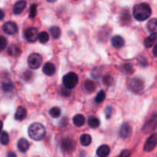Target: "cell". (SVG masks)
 <instances>
[{"instance_id": "3", "label": "cell", "mask_w": 157, "mask_h": 157, "mask_svg": "<svg viewBox=\"0 0 157 157\" xmlns=\"http://www.w3.org/2000/svg\"><path fill=\"white\" fill-rule=\"evenodd\" d=\"M127 87L135 94H140L144 90V83L140 78H131L127 82Z\"/></svg>"}, {"instance_id": "41", "label": "cell", "mask_w": 157, "mask_h": 157, "mask_svg": "<svg viewBox=\"0 0 157 157\" xmlns=\"http://www.w3.org/2000/svg\"><path fill=\"white\" fill-rule=\"evenodd\" d=\"M153 55H154V56L156 57V58H157V44H155V46L153 47Z\"/></svg>"}, {"instance_id": "40", "label": "cell", "mask_w": 157, "mask_h": 157, "mask_svg": "<svg viewBox=\"0 0 157 157\" xmlns=\"http://www.w3.org/2000/svg\"><path fill=\"white\" fill-rule=\"evenodd\" d=\"M130 155H131V152L128 150H123L122 153H121L118 157H130Z\"/></svg>"}, {"instance_id": "24", "label": "cell", "mask_w": 157, "mask_h": 157, "mask_svg": "<svg viewBox=\"0 0 157 157\" xmlns=\"http://www.w3.org/2000/svg\"><path fill=\"white\" fill-rule=\"evenodd\" d=\"M84 88L88 92H93L95 90V88H96V84L94 81H90V80H87L85 81L84 84Z\"/></svg>"}, {"instance_id": "20", "label": "cell", "mask_w": 157, "mask_h": 157, "mask_svg": "<svg viewBox=\"0 0 157 157\" xmlns=\"http://www.w3.org/2000/svg\"><path fill=\"white\" fill-rule=\"evenodd\" d=\"M147 29L152 33H157V18H152L147 23Z\"/></svg>"}, {"instance_id": "4", "label": "cell", "mask_w": 157, "mask_h": 157, "mask_svg": "<svg viewBox=\"0 0 157 157\" xmlns=\"http://www.w3.org/2000/svg\"><path fill=\"white\" fill-rule=\"evenodd\" d=\"M78 83V77L74 72L67 74L63 78V84L68 89H72L76 87Z\"/></svg>"}, {"instance_id": "26", "label": "cell", "mask_w": 157, "mask_h": 157, "mask_svg": "<svg viewBox=\"0 0 157 157\" xmlns=\"http://www.w3.org/2000/svg\"><path fill=\"white\" fill-rule=\"evenodd\" d=\"M100 120L96 117H90L88 120V125L91 128H98L100 126Z\"/></svg>"}, {"instance_id": "17", "label": "cell", "mask_w": 157, "mask_h": 157, "mask_svg": "<svg viewBox=\"0 0 157 157\" xmlns=\"http://www.w3.org/2000/svg\"><path fill=\"white\" fill-rule=\"evenodd\" d=\"M110 147L107 145H102L97 150V155L99 157H107L110 154Z\"/></svg>"}, {"instance_id": "1", "label": "cell", "mask_w": 157, "mask_h": 157, "mask_svg": "<svg viewBox=\"0 0 157 157\" xmlns=\"http://www.w3.org/2000/svg\"><path fill=\"white\" fill-rule=\"evenodd\" d=\"M152 10L150 6L147 3H140L136 5L133 7V17L136 18L137 21H143L147 20L150 18L151 15Z\"/></svg>"}, {"instance_id": "39", "label": "cell", "mask_w": 157, "mask_h": 157, "mask_svg": "<svg viewBox=\"0 0 157 157\" xmlns=\"http://www.w3.org/2000/svg\"><path fill=\"white\" fill-rule=\"evenodd\" d=\"M33 77V74H32V71H26L24 73V78L26 81H29V80H31Z\"/></svg>"}, {"instance_id": "15", "label": "cell", "mask_w": 157, "mask_h": 157, "mask_svg": "<svg viewBox=\"0 0 157 157\" xmlns=\"http://www.w3.org/2000/svg\"><path fill=\"white\" fill-rule=\"evenodd\" d=\"M43 72L45 75L48 76H52L55 73V67L52 63L48 62L43 66Z\"/></svg>"}, {"instance_id": "36", "label": "cell", "mask_w": 157, "mask_h": 157, "mask_svg": "<svg viewBox=\"0 0 157 157\" xmlns=\"http://www.w3.org/2000/svg\"><path fill=\"white\" fill-rule=\"evenodd\" d=\"M7 45V40L6 38L0 35V51L4 50Z\"/></svg>"}, {"instance_id": "9", "label": "cell", "mask_w": 157, "mask_h": 157, "mask_svg": "<svg viewBox=\"0 0 157 157\" xmlns=\"http://www.w3.org/2000/svg\"><path fill=\"white\" fill-rule=\"evenodd\" d=\"M2 29L7 35H15L18 32V26L14 21H7L2 26Z\"/></svg>"}, {"instance_id": "30", "label": "cell", "mask_w": 157, "mask_h": 157, "mask_svg": "<svg viewBox=\"0 0 157 157\" xmlns=\"http://www.w3.org/2000/svg\"><path fill=\"white\" fill-rule=\"evenodd\" d=\"M0 142L2 145H7L9 142V136L7 132L3 131L2 133L1 136H0Z\"/></svg>"}, {"instance_id": "18", "label": "cell", "mask_w": 157, "mask_h": 157, "mask_svg": "<svg viewBox=\"0 0 157 157\" xmlns=\"http://www.w3.org/2000/svg\"><path fill=\"white\" fill-rule=\"evenodd\" d=\"M17 146H18V149L20 152H21V153H25V152H26L28 150H29V143L28 142V140L26 139L21 138V139H20L18 141Z\"/></svg>"}, {"instance_id": "7", "label": "cell", "mask_w": 157, "mask_h": 157, "mask_svg": "<svg viewBox=\"0 0 157 157\" xmlns=\"http://www.w3.org/2000/svg\"><path fill=\"white\" fill-rule=\"evenodd\" d=\"M157 145V133L150 135L144 144V151L151 152L155 149Z\"/></svg>"}, {"instance_id": "42", "label": "cell", "mask_w": 157, "mask_h": 157, "mask_svg": "<svg viewBox=\"0 0 157 157\" xmlns=\"http://www.w3.org/2000/svg\"><path fill=\"white\" fill-rule=\"evenodd\" d=\"M7 157H16V155L13 152H9L7 153Z\"/></svg>"}, {"instance_id": "27", "label": "cell", "mask_w": 157, "mask_h": 157, "mask_svg": "<svg viewBox=\"0 0 157 157\" xmlns=\"http://www.w3.org/2000/svg\"><path fill=\"white\" fill-rule=\"evenodd\" d=\"M49 31H50L51 35L54 38H58L61 35V29L58 26H52L50 28Z\"/></svg>"}, {"instance_id": "19", "label": "cell", "mask_w": 157, "mask_h": 157, "mask_svg": "<svg viewBox=\"0 0 157 157\" xmlns=\"http://www.w3.org/2000/svg\"><path fill=\"white\" fill-rule=\"evenodd\" d=\"M73 122L76 127H82L85 123V117L82 114H76L74 117Z\"/></svg>"}, {"instance_id": "33", "label": "cell", "mask_w": 157, "mask_h": 157, "mask_svg": "<svg viewBox=\"0 0 157 157\" xmlns=\"http://www.w3.org/2000/svg\"><path fill=\"white\" fill-rule=\"evenodd\" d=\"M123 71L125 72L126 74H131V72H133V65L130 63H125L124 65L122 66Z\"/></svg>"}, {"instance_id": "5", "label": "cell", "mask_w": 157, "mask_h": 157, "mask_svg": "<svg viewBox=\"0 0 157 157\" xmlns=\"http://www.w3.org/2000/svg\"><path fill=\"white\" fill-rule=\"evenodd\" d=\"M157 127V113H154L151 117L144 124L143 127V132L144 133H150L154 131Z\"/></svg>"}, {"instance_id": "12", "label": "cell", "mask_w": 157, "mask_h": 157, "mask_svg": "<svg viewBox=\"0 0 157 157\" xmlns=\"http://www.w3.org/2000/svg\"><path fill=\"white\" fill-rule=\"evenodd\" d=\"M26 7V2L25 0H20L17 2L13 6V12L15 15H19L24 11Z\"/></svg>"}, {"instance_id": "23", "label": "cell", "mask_w": 157, "mask_h": 157, "mask_svg": "<svg viewBox=\"0 0 157 157\" xmlns=\"http://www.w3.org/2000/svg\"><path fill=\"white\" fill-rule=\"evenodd\" d=\"M20 52H21L20 48L18 45H16V44H12V45H10L7 51L8 54L10 56H16V55H18L20 53Z\"/></svg>"}, {"instance_id": "37", "label": "cell", "mask_w": 157, "mask_h": 157, "mask_svg": "<svg viewBox=\"0 0 157 157\" xmlns=\"http://www.w3.org/2000/svg\"><path fill=\"white\" fill-rule=\"evenodd\" d=\"M104 113L106 115V117L108 119V118H110L112 113H113V108H112L111 106H107L105 108V110H104Z\"/></svg>"}, {"instance_id": "45", "label": "cell", "mask_w": 157, "mask_h": 157, "mask_svg": "<svg viewBox=\"0 0 157 157\" xmlns=\"http://www.w3.org/2000/svg\"><path fill=\"white\" fill-rule=\"evenodd\" d=\"M48 2H56L57 0H47Z\"/></svg>"}, {"instance_id": "28", "label": "cell", "mask_w": 157, "mask_h": 157, "mask_svg": "<svg viewBox=\"0 0 157 157\" xmlns=\"http://www.w3.org/2000/svg\"><path fill=\"white\" fill-rule=\"evenodd\" d=\"M61 109L58 107H52V108H51L50 110H49V113H50L51 117L53 118H58V117L61 115Z\"/></svg>"}, {"instance_id": "32", "label": "cell", "mask_w": 157, "mask_h": 157, "mask_svg": "<svg viewBox=\"0 0 157 157\" xmlns=\"http://www.w3.org/2000/svg\"><path fill=\"white\" fill-rule=\"evenodd\" d=\"M103 82L105 85L111 86L114 83V79H113V77L110 76V75H106L103 78Z\"/></svg>"}, {"instance_id": "38", "label": "cell", "mask_w": 157, "mask_h": 157, "mask_svg": "<svg viewBox=\"0 0 157 157\" xmlns=\"http://www.w3.org/2000/svg\"><path fill=\"white\" fill-rule=\"evenodd\" d=\"M61 93L63 96L68 97L71 95V89L67 88V87H61Z\"/></svg>"}, {"instance_id": "31", "label": "cell", "mask_w": 157, "mask_h": 157, "mask_svg": "<svg viewBox=\"0 0 157 157\" xmlns=\"http://www.w3.org/2000/svg\"><path fill=\"white\" fill-rule=\"evenodd\" d=\"M105 98H106L105 92L103 91V90H101V91L97 94L96 98H95V102H96L97 104H101V103H102L103 101L105 100Z\"/></svg>"}, {"instance_id": "10", "label": "cell", "mask_w": 157, "mask_h": 157, "mask_svg": "<svg viewBox=\"0 0 157 157\" xmlns=\"http://www.w3.org/2000/svg\"><path fill=\"white\" fill-rule=\"evenodd\" d=\"M132 133V127L127 123H124L120 128L119 134L120 136L123 139H127L130 137Z\"/></svg>"}, {"instance_id": "43", "label": "cell", "mask_w": 157, "mask_h": 157, "mask_svg": "<svg viewBox=\"0 0 157 157\" xmlns=\"http://www.w3.org/2000/svg\"><path fill=\"white\" fill-rule=\"evenodd\" d=\"M4 16H5L4 12H3L2 10H0V21H1L2 19H3V18H4Z\"/></svg>"}, {"instance_id": "44", "label": "cell", "mask_w": 157, "mask_h": 157, "mask_svg": "<svg viewBox=\"0 0 157 157\" xmlns=\"http://www.w3.org/2000/svg\"><path fill=\"white\" fill-rule=\"evenodd\" d=\"M2 121L0 120V133L2 132Z\"/></svg>"}, {"instance_id": "16", "label": "cell", "mask_w": 157, "mask_h": 157, "mask_svg": "<svg viewBox=\"0 0 157 157\" xmlns=\"http://www.w3.org/2000/svg\"><path fill=\"white\" fill-rule=\"evenodd\" d=\"M157 41V33H152L149 37H147L144 41V45L147 48H151Z\"/></svg>"}, {"instance_id": "13", "label": "cell", "mask_w": 157, "mask_h": 157, "mask_svg": "<svg viewBox=\"0 0 157 157\" xmlns=\"http://www.w3.org/2000/svg\"><path fill=\"white\" fill-rule=\"evenodd\" d=\"M111 43L112 45L115 48L120 49L121 48L124 47V39L123 38V37L120 36V35H116V36H113L111 39Z\"/></svg>"}, {"instance_id": "34", "label": "cell", "mask_w": 157, "mask_h": 157, "mask_svg": "<svg viewBox=\"0 0 157 157\" xmlns=\"http://www.w3.org/2000/svg\"><path fill=\"white\" fill-rule=\"evenodd\" d=\"M37 15V5L33 4L30 8V12H29V17L31 18H33Z\"/></svg>"}, {"instance_id": "25", "label": "cell", "mask_w": 157, "mask_h": 157, "mask_svg": "<svg viewBox=\"0 0 157 157\" xmlns=\"http://www.w3.org/2000/svg\"><path fill=\"white\" fill-rule=\"evenodd\" d=\"M81 144L84 147H87L91 143V136L89 134H83L80 138Z\"/></svg>"}, {"instance_id": "6", "label": "cell", "mask_w": 157, "mask_h": 157, "mask_svg": "<svg viewBox=\"0 0 157 157\" xmlns=\"http://www.w3.org/2000/svg\"><path fill=\"white\" fill-rule=\"evenodd\" d=\"M42 63V57L38 53H32L28 58V64L32 69H38Z\"/></svg>"}, {"instance_id": "35", "label": "cell", "mask_w": 157, "mask_h": 157, "mask_svg": "<svg viewBox=\"0 0 157 157\" xmlns=\"http://www.w3.org/2000/svg\"><path fill=\"white\" fill-rule=\"evenodd\" d=\"M101 67H95V68L93 69L91 72V75L93 78H98L100 76H101Z\"/></svg>"}, {"instance_id": "29", "label": "cell", "mask_w": 157, "mask_h": 157, "mask_svg": "<svg viewBox=\"0 0 157 157\" xmlns=\"http://www.w3.org/2000/svg\"><path fill=\"white\" fill-rule=\"evenodd\" d=\"M38 39L39 40V41L42 44L48 42L49 40V35L46 32H41V33L38 34Z\"/></svg>"}, {"instance_id": "2", "label": "cell", "mask_w": 157, "mask_h": 157, "mask_svg": "<svg viewBox=\"0 0 157 157\" xmlns=\"http://www.w3.org/2000/svg\"><path fill=\"white\" fill-rule=\"evenodd\" d=\"M28 133L31 139L35 141H39L43 139L45 135V128L41 124L34 123L29 126Z\"/></svg>"}, {"instance_id": "11", "label": "cell", "mask_w": 157, "mask_h": 157, "mask_svg": "<svg viewBox=\"0 0 157 157\" xmlns=\"http://www.w3.org/2000/svg\"><path fill=\"white\" fill-rule=\"evenodd\" d=\"M61 147H62L63 150L66 152H71L73 151L75 147V144L73 140L71 139H64L62 141V144H61Z\"/></svg>"}, {"instance_id": "21", "label": "cell", "mask_w": 157, "mask_h": 157, "mask_svg": "<svg viewBox=\"0 0 157 157\" xmlns=\"http://www.w3.org/2000/svg\"><path fill=\"white\" fill-rule=\"evenodd\" d=\"M130 19H131V18H130V15L128 9H127H127H125V10H124L122 12H121V21L123 25L128 24V23L130 21Z\"/></svg>"}, {"instance_id": "14", "label": "cell", "mask_w": 157, "mask_h": 157, "mask_svg": "<svg viewBox=\"0 0 157 157\" xmlns=\"http://www.w3.org/2000/svg\"><path fill=\"white\" fill-rule=\"evenodd\" d=\"M26 116H27L26 109L23 107H18L15 113V119L16 121H21L25 119Z\"/></svg>"}, {"instance_id": "8", "label": "cell", "mask_w": 157, "mask_h": 157, "mask_svg": "<svg viewBox=\"0 0 157 157\" xmlns=\"http://www.w3.org/2000/svg\"><path fill=\"white\" fill-rule=\"evenodd\" d=\"M24 35L25 39L29 42H35L37 41L38 36V31L35 28H29L26 29L24 32Z\"/></svg>"}, {"instance_id": "22", "label": "cell", "mask_w": 157, "mask_h": 157, "mask_svg": "<svg viewBox=\"0 0 157 157\" xmlns=\"http://www.w3.org/2000/svg\"><path fill=\"white\" fill-rule=\"evenodd\" d=\"M13 87V84H12V81H11L10 80H4V81H2V89L5 92L12 91Z\"/></svg>"}]
</instances>
